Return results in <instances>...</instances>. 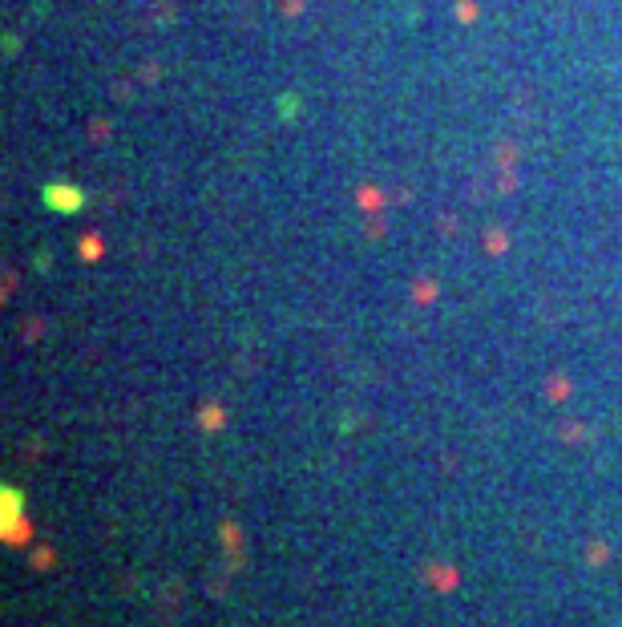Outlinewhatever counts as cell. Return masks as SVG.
Segmentation results:
<instances>
[{"label":"cell","instance_id":"6da1fadb","mask_svg":"<svg viewBox=\"0 0 622 627\" xmlns=\"http://www.w3.org/2000/svg\"><path fill=\"white\" fill-rule=\"evenodd\" d=\"M65 187H53V190H45V199L53 202V207H81V195H61Z\"/></svg>","mask_w":622,"mask_h":627}]
</instances>
